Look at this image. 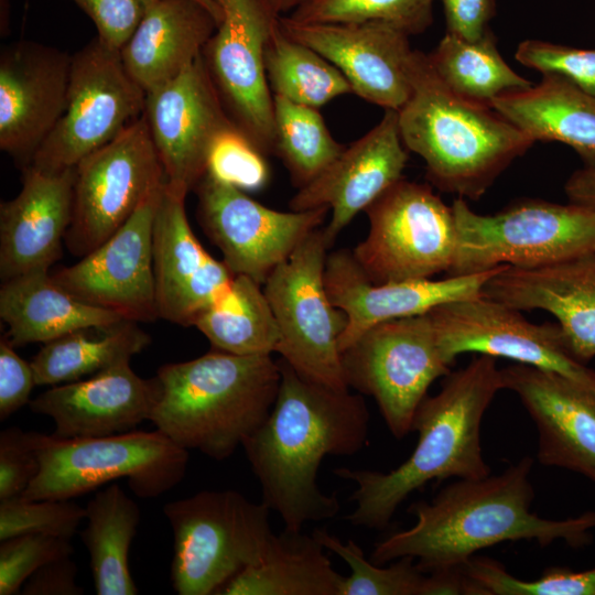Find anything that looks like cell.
Instances as JSON below:
<instances>
[{
  "instance_id": "obj_8",
  "label": "cell",
  "mask_w": 595,
  "mask_h": 595,
  "mask_svg": "<svg viewBox=\"0 0 595 595\" xmlns=\"http://www.w3.org/2000/svg\"><path fill=\"white\" fill-rule=\"evenodd\" d=\"M171 583L180 595H212L261 556L271 510L236 490H203L170 501Z\"/></svg>"
},
{
  "instance_id": "obj_46",
  "label": "cell",
  "mask_w": 595,
  "mask_h": 595,
  "mask_svg": "<svg viewBox=\"0 0 595 595\" xmlns=\"http://www.w3.org/2000/svg\"><path fill=\"white\" fill-rule=\"evenodd\" d=\"M40 470L34 431L17 426L0 433V500L22 495Z\"/></svg>"
},
{
  "instance_id": "obj_38",
  "label": "cell",
  "mask_w": 595,
  "mask_h": 595,
  "mask_svg": "<svg viewBox=\"0 0 595 595\" xmlns=\"http://www.w3.org/2000/svg\"><path fill=\"white\" fill-rule=\"evenodd\" d=\"M321 544L340 558L349 567L338 595H422L426 573L411 556H402L388 566L367 560L363 549L351 539L342 542L327 530L312 531Z\"/></svg>"
},
{
  "instance_id": "obj_19",
  "label": "cell",
  "mask_w": 595,
  "mask_h": 595,
  "mask_svg": "<svg viewBox=\"0 0 595 595\" xmlns=\"http://www.w3.org/2000/svg\"><path fill=\"white\" fill-rule=\"evenodd\" d=\"M72 55L36 41L19 40L0 53V149L28 166L61 118Z\"/></svg>"
},
{
  "instance_id": "obj_39",
  "label": "cell",
  "mask_w": 595,
  "mask_h": 595,
  "mask_svg": "<svg viewBox=\"0 0 595 595\" xmlns=\"http://www.w3.org/2000/svg\"><path fill=\"white\" fill-rule=\"evenodd\" d=\"M434 0H306L289 15L300 23L385 22L408 35L433 22Z\"/></svg>"
},
{
  "instance_id": "obj_49",
  "label": "cell",
  "mask_w": 595,
  "mask_h": 595,
  "mask_svg": "<svg viewBox=\"0 0 595 595\" xmlns=\"http://www.w3.org/2000/svg\"><path fill=\"white\" fill-rule=\"evenodd\" d=\"M77 566L71 556L54 560L34 572L23 584V595H83L76 582Z\"/></svg>"
},
{
  "instance_id": "obj_25",
  "label": "cell",
  "mask_w": 595,
  "mask_h": 595,
  "mask_svg": "<svg viewBox=\"0 0 595 595\" xmlns=\"http://www.w3.org/2000/svg\"><path fill=\"white\" fill-rule=\"evenodd\" d=\"M75 167L44 173L22 169V187L0 204V278L50 271L72 221Z\"/></svg>"
},
{
  "instance_id": "obj_40",
  "label": "cell",
  "mask_w": 595,
  "mask_h": 595,
  "mask_svg": "<svg viewBox=\"0 0 595 595\" xmlns=\"http://www.w3.org/2000/svg\"><path fill=\"white\" fill-rule=\"evenodd\" d=\"M462 569L470 595H595V567H550L530 581L517 578L501 563L487 558L473 556Z\"/></svg>"
},
{
  "instance_id": "obj_26",
  "label": "cell",
  "mask_w": 595,
  "mask_h": 595,
  "mask_svg": "<svg viewBox=\"0 0 595 595\" xmlns=\"http://www.w3.org/2000/svg\"><path fill=\"white\" fill-rule=\"evenodd\" d=\"M154 400V378H141L127 360L53 386L31 400L30 409L53 420L56 437H97L130 432L149 421Z\"/></svg>"
},
{
  "instance_id": "obj_23",
  "label": "cell",
  "mask_w": 595,
  "mask_h": 595,
  "mask_svg": "<svg viewBox=\"0 0 595 595\" xmlns=\"http://www.w3.org/2000/svg\"><path fill=\"white\" fill-rule=\"evenodd\" d=\"M538 431V461L595 483V388L561 374L515 364L501 369Z\"/></svg>"
},
{
  "instance_id": "obj_18",
  "label": "cell",
  "mask_w": 595,
  "mask_h": 595,
  "mask_svg": "<svg viewBox=\"0 0 595 595\" xmlns=\"http://www.w3.org/2000/svg\"><path fill=\"white\" fill-rule=\"evenodd\" d=\"M165 183V182H164ZM164 183L104 244L51 273L75 298L126 320L159 318L153 273V221Z\"/></svg>"
},
{
  "instance_id": "obj_42",
  "label": "cell",
  "mask_w": 595,
  "mask_h": 595,
  "mask_svg": "<svg viewBox=\"0 0 595 595\" xmlns=\"http://www.w3.org/2000/svg\"><path fill=\"white\" fill-rule=\"evenodd\" d=\"M266 156L232 126L213 143L206 173L244 192L259 191L266 186L270 175Z\"/></svg>"
},
{
  "instance_id": "obj_15",
  "label": "cell",
  "mask_w": 595,
  "mask_h": 595,
  "mask_svg": "<svg viewBox=\"0 0 595 595\" xmlns=\"http://www.w3.org/2000/svg\"><path fill=\"white\" fill-rule=\"evenodd\" d=\"M194 191L197 220L221 251L224 263L235 275L249 277L261 285L311 232L321 228L329 212L326 207L275 210L208 173Z\"/></svg>"
},
{
  "instance_id": "obj_24",
  "label": "cell",
  "mask_w": 595,
  "mask_h": 595,
  "mask_svg": "<svg viewBox=\"0 0 595 595\" xmlns=\"http://www.w3.org/2000/svg\"><path fill=\"white\" fill-rule=\"evenodd\" d=\"M501 267L442 280L372 283L351 251L329 252L325 266L326 289L332 302L347 316L339 339L340 351L379 323L424 314L447 302L482 295L485 283Z\"/></svg>"
},
{
  "instance_id": "obj_3",
  "label": "cell",
  "mask_w": 595,
  "mask_h": 595,
  "mask_svg": "<svg viewBox=\"0 0 595 595\" xmlns=\"http://www.w3.org/2000/svg\"><path fill=\"white\" fill-rule=\"evenodd\" d=\"M505 389L495 357L478 355L445 376L441 390L420 403L412 424L418 433L411 455L390 472L337 467L333 473L356 485L346 519L372 530L387 528L399 506L433 480L477 479L490 475L480 445L482 420Z\"/></svg>"
},
{
  "instance_id": "obj_13",
  "label": "cell",
  "mask_w": 595,
  "mask_h": 595,
  "mask_svg": "<svg viewBox=\"0 0 595 595\" xmlns=\"http://www.w3.org/2000/svg\"><path fill=\"white\" fill-rule=\"evenodd\" d=\"M221 20L202 58L234 123L264 155L273 154V94L264 52L281 14L271 0H214Z\"/></svg>"
},
{
  "instance_id": "obj_41",
  "label": "cell",
  "mask_w": 595,
  "mask_h": 595,
  "mask_svg": "<svg viewBox=\"0 0 595 595\" xmlns=\"http://www.w3.org/2000/svg\"><path fill=\"white\" fill-rule=\"evenodd\" d=\"M85 507L71 499H26L17 496L0 500V541L40 533L71 540L85 519Z\"/></svg>"
},
{
  "instance_id": "obj_35",
  "label": "cell",
  "mask_w": 595,
  "mask_h": 595,
  "mask_svg": "<svg viewBox=\"0 0 595 595\" xmlns=\"http://www.w3.org/2000/svg\"><path fill=\"white\" fill-rule=\"evenodd\" d=\"M428 55L447 87L479 104L490 106L497 97L532 85L506 63L490 29L474 41L446 32Z\"/></svg>"
},
{
  "instance_id": "obj_37",
  "label": "cell",
  "mask_w": 595,
  "mask_h": 595,
  "mask_svg": "<svg viewBox=\"0 0 595 595\" xmlns=\"http://www.w3.org/2000/svg\"><path fill=\"white\" fill-rule=\"evenodd\" d=\"M275 154L299 188L322 174L345 145L329 132L317 108L273 95Z\"/></svg>"
},
{
  "instance_id": "obj_22",
  "label": "cell",
  "mask_w": 595,
  "mask_h": 595,
  "mask_svg": "<svg viewBox=\"0 0 595 595\" xmlns=\"http://www.w3.org/2000/svg\"><path fill=\"white\" fill-rule=\"evenodd\" d=\"M185 198L164 186L153 221V273L159 318L181 326L196 320L231 288L235 274L195 237Z\"/></svg>"
},
{
  "instance_id": "obj_47",
  "label": "cell",
  "mask_w": 595,
  "mask_h": 595,
  "mask_svg": "<svg viewBox=\"0 0 595 595\" xmlns=\"http://www.w3.org/2000/svg\"><path fill=\"white\" fill-rule=\"evenodd\" d=\"M36 386L30 363L22 359L14 346L2 336L0 339V419H8L26 403Z\"/></svg>"
},
{
  "instance_id": "obj_5",
  "label": "cell",
  "mask_w": 595,
  "mask_h": 595,
  "mask_svg": "<svg viewBox=\"0 0 595 595\" xmlns=\"http://www.w3.org/2000/svg\"><path fill=\"white\" fill-rule=\"evenodd\" d=\"M150 414L156 430L185 450L224 461L268 418L281 369L269 356L212 350L162 366Z\"/></svg>"
},
{
  "instance_id": "obj_14",
  "label": "cell",
  "mask_w": 595,
  "mask_h": 595,
  "mask_svg": "<svg viewBox=\"0 0 595 595\" xmlns=\"http://www.w3.org/2000/svg\"><path fill=\"white\" fill-rule=\"evenodd\" d=\"M165 182L143 116L75 167L73 216L64 242L84 257L110 238Z\"/></svg>"
},
{
  "instance_id": "obj_30",
  "label": "cell",
  "mask_w": 595,
  "mask_h": 595,
  "mask_svg": "<svg viewBox=\"0 0 595 595\" xmlns=\"http://www.w3.org/2000/svg\"><path fill=\"white\" fill-rule=\"evenodd\" d=\"M3 335L14 347L47 343L76 329L109 325L126 320L72 295L48 271H37L3 281L0 288Z\"/></svg>"
},
{
  "instance_id": "obj_28",
  "label": "cell",
  "mask_w": 595,
  "mask_h": 595,
  "mask_svg": "<svg viewBox=\"0 0 595 595\" xmlns=\"http://www.w3.org/2000/svg\"><path fill=\"white\" fill-rule=\"evenodd\" d=\"M217 25V19L197 0H160L120 50L122 63L150 93L192 65Z\"/></svg>"
},
{
  "instance_id": "obj_34",
  "label": "cell",
  "mask_w": 595,
  "mask_h": 595,
  "mask_svg": "<svg viewBox=\"0 0 595 595\" xmlns=\"http://www.w3.org/2000/svg\"><path fill=\"white\" fill-rule=\"evenodd\" d=\"M262 285L235 275L230 290L195 322L216 350L241 356L277 353L280 331Z\"/></svg>"
},
{
  "instance_id": "obj_36",
  "label": "cell",
  "mask_w": 595,
  "mask_h": 595,
  "mask_svg": "<svg viewBox=\"0 0 595 595\" xmlns=\"http://www.w3.org/2000/svg\"><path fill=\"white\" fill-rule=\"evenodd\" d=\"M264 66L272 94L301 105L318 108L353 93L348 80L329 61L288 35L280 21L267 44Z\"/></svg>"
},
{
  "instance_id": "obj_16",
  "label": "cell",
  "mask_w": 595,
  "mask_h": 595,
  "mask_svg": "<svg viewBox=\"0 0 595 595\" xmlns=\"http://www.w3.org/2000/svg\"><path fill=\"white\" fill-rule=\"evenodd\" d=\"M429 314L451 365L457 356L475 353L554 371L595 388V370L574 357L558 323L529 322L519 310L483 294L441 304Z\"/></svg>"
},
{
  "instance_id": "obj_31",
  "label": "cell",
  "mask_w": 595,
  "mask_h": 595,
  "mask_svg": "<svg viewBox=\"0 0 595 595\" xmlns=\"http://www.w3.org/2000/svg\"><path fill=\"white\" fill-rule=\"evenodd\" d=\"M316 537L284 528L272 532L259 560L235 575L218 595H338V573Z\"/></svg>"
},
{
  "instance_id": "obj_27",
  "label": "cell",
  "mask_w": 595,
  "mask_h": 595,
  "mask_svg": "<svg viewBox=\"0 0 595 595\" xmlns=\"http://www.w3.org/2000/svg\"><path fill=\"white\" fill-rule=\"evenodd\" d=\"M482 294L552 314L574 357L583 364L595 357V253L532 269L502 266Z\"/></svg>"
},
{
  "instance_id": "obj_50",
  "label": "cell",
  "mask_w": 595,
  "mask_h": 595,
  "mask_svg": "<svg viewBox=\"0 0 595 595\" xmlns=\"http://www.w3.org/2000/svg\"><path fill=\"white\" fill-rule=\"evenodd\" d=\"M564 192L570 203L595 209V167L584 166L573 172Z\"/></svg>"
},
{
  "instance_id": "obj_1",
  "label": "cell",
  "mask_w": 595,
  "mask_h": 595,
  "mask_svg": "<svg viewBox=\"0 0 595 595\" xmlns=\"http://www.w3.org/2000/svg\"><path fill=\"white\" fill-rule=\"evenodd\" d=\"M278 363L281 381L273 407L241 447L261 501L284 528L303 530L339 512L336 495L318 486V469L326 456H350L367 445L370 414L363 394L311 381L282 358Z\"/></svg>"
},
{
  "instance_id": "obj_43",
  "label": "cell",
  "mask_w": 595,
  "mask_h": 595,
  "mask_svg": "<svg viewBox=\"0 0 595 595\" xmlns=\"http://www.w3.org/2000/svg\"><path fill=\"white\" fill-rule=\"evenodd\" d=\"M71 540L54 536L26 533L1 541L0 595L21 593L25 581L40 567L71 556Z\"/></svg>"
},
{
  "instance_id": "obj_6",
  "label": "cell",
  "mask_w": 595,
  "mask_h": 595,
  "mask_svg": "<svg viewBox=\"0 0 595 595\" xmlns=\"http://www.w3.org/2000/svg\"><path fill=\"white\" fill-rule=\"evenodd\" d=\"M452 208L456 250L447 277L499 266L532 269L595 253V209L585 206L526 198L480 215L457 197Z\"/></svg>"
},
{
  "instance_id": "obj_9",
  "label": "cell",
  "mask_w": 595,
  "mask_h": 595,
  "mask_svg": "<svg viewBox=\"0 0 595 595\" xmlns=\"http://www.w3.org/2000/svg\"><path fill=\"white\" fill-rule=\"evenodd\" d=\"M328 249L322 228H317L262 286L280 331L277 353L281 358L311 381L348 389L339 347L347 316L326 289Z\"/></svg>"
},
{
  "instance_id": "obj_48",
  "label": "cell",
  "mask_w": 595,
  "mask_h": 595,
  "mask_svg": "<svg viewBox=\"0 0 595 595\" xmlns=\"http://www.w3.org/2000/svg\"><path fill=\"white\" fill-rule=\"evenodd\" d=\"M443 4L446 32L465 40H478L488 30L496 13L495 0H440Z\"/></svg>"
},
{
  "instance_id": "obj_7",
  "label": "cell",
  "mask_w": 595,
  "mask_h": 595,
  "mask_svg": "<svg viewBox=\"0 0 595 595\" xmlns=\"http://www.w3.org/2000/svg\"><path fill=\"white\" fill-rule=\"evenodd\" d=\"M40 470L26 499H72L126 478L140 498L158 497L184 477L188 451L159 430L61 439L34 432Z\"/></svg>"
},
{
  "instance_id": "obj_20",
  "label": "cell",
  "mask_w": 595,
  "mask_h": 595,
  "mask_svg": "<svg viewBox=\"0 0 595 595\" xmlns=\"http://www.w3.org/2000/svg\"><path fill=\"white\" fill-rule=\"evenodd\" d=\"M282 30L329 61L354 94L385 110H399L411 95L413 50L403 31L385 22L300 23L280 17Z\"/></svg>"
},
{
  "instance_id": "obj_33",
  "label": "cell",
  "mask_w": 595,
  "mask_h": 595,
  "mask_svg": "<svg viewBox=\"0 0 595 595\" xmlns=\"http://www.w3.org/2000/svg\"><path fill=\"white\" fill-rule=\"evenodd\" d=\"M87 524L80 539L89 553L98 595H136L129 551L140 522V509L117 484L98 491L85 507Z\"/></svg>"
},
{
  "instance_id": "obj_52",
  "label": "cell",
  "mask_w": 595,
  "mask_h": 595,
  "mask_svg": "<svg viewBox=\"0 0 595 595\" xmlns=\"http://www.w3.org/2000/svg\"><path fill=\"white\" fill-rule=\"evenodd\" d=\"M201 2L204 7H206L213 15L217 19L218 23L221 20V10L219 6L214 0H197Z\"/></svg>"
},
{
  "instance_id": "obj_32",
  "label": "cell",
  "mask_w": 595,
  "mask_h": 595,
  "mask_svg": "<svg viewBox=\"0 0 595 595\" xmlns=\"http://www.w3.org/2000/svg\"><path fill=\"white\" fill-rule=\"evenodd\" d=\"M137 323L84 327L45 343L30 361L36 386L80 380L130 360L151 342Z\"/></svg>"
},
{
  "instance_id": "obj_2",
  "label": "cell",
  "mask_w": 595,
  "mask_h": 595,
  "mask_svg": "<svg viewBox=\"0 0 595 595\" xmlns=\"http://www.w3.org/2000/svg\"><path fill=\"white\" fill-rule=\"evenodd\" d=\"M532 465L533 459L526 456L500 474L458 479L432 500L410 505L414 524L377 542L370 560L385 565L411 556L422 572L430 573L462 567L477 551L505 541L588 545L595 511L565 519L542 518L531 511Z\"/></svg>"
},
{
  "instance_id": "obj_51",
  "label": "cell",
  "mask_w": 595,
  "mask_h": 595,
  "mask_svg": "<svg viewBox=\"0 0 595 595\" xmlns=\"http://www.w3.org/2000/svg\"><path fill=\"white\" fill-rule=\"evenodd\" d=\"M277 11L281 14L288 11H293L306 0H271Z\"/></svg>"
},
{
  "instance_id": "obj_10",
  "label": "cell",
  "mask_w": 595,
  "mask_h": 595,
  "mask_svg": "<svg viewBox=\"0 0 595 595\" xmlns=\"http://www.w3.org/2000/svg\"><path fill=\"white\" fill-rule=\"evenodd\" d=\"M451 366L429 312L379 323L342 351L347 388L376 401L396 439L412 432L428 389Z\"/></svg>"
},
{
  "instance_id": "obj_21",
  "label": "cell",
  "mask_w": 595,
  "mask_h": 595,
  "mask_svg": "<svg viewBox=\"0 0 595 595\" xmlns=\"http://www.w3.org/2000/svg\"><path fill=\"white\" fill-rule=\"evenodd\" d=\"M397 110H385L380 121L345 147L328 167L290 199L291 210L326 207L332 213L323 230L331 248L360 212L403 177L408 162Z\"/></svg>"
},
{
  "instance_id": "obj_44",
  "label": "cell",
  "mask_w": 595,
  "mask_h": 595,
  "mask_svg": "<svg viewBox=\"0 0 595 595\" xmlns=\"http://www.w3.org/2000/svg\"><path fill=\"white\" fill-rule=\"evenodd\" d=\"M515 58L543 74L562 76L595 96V48H577L548 41H522Z\"/></svg>"
},
{
  "instance_id": "obj_4",
  "label": "cell",
  "mask_w": 595,
  "mask_h": 595,
  "mask_svg": "<svg viewBox=\"0 0 595 595\" xmlns=\"http://www.w3.org/2000/svg\"><path fill=\"white\" fill-rule=\"evenodd\" d=\"M408 75L411 95L398 110L401 139L423 159L426 177L437 190L477 201L533 145L491 106L447 87L428 54L413 50Z\"/></svg>"
},
{
  "instance_id": "obj_45",
  "label": "cell",
  "mask_w": 595,
  "mask_h": 595,
  "mask_svg": "<svg viewBox=\"0 0 595 595\" xmlns=\"http://www.w3.org/2000/svg\"><path fill=\"white\" fill-rule=\"evenodd\" d=\"M93 21L97 37L120 52L142 19L160 0H69Z\"/></svg>"
},
{
  "instance_id": "obj_17",
  "label": "cell",
  "mask_w": 595,
  "mask_h": 595,
  "mask_svg": "<svg viewBox=\"0 0 595 595\" xmlns=\"http://www.w3.org/2000/svg\"><path fill=\"white\" fill-rule=\"evenodd\" d=\"M142 116L163 167L165 186L186 197L207 172L213 143L234 126L202 54L177 77L147 93Z\"/></svg>"
},
{
  "instance_id": "obj_11",
  "label": "cell",
  "mask_w": 595,
  "mask_h": 595,
  "mask_svg": "<svg viewBox=\"0 0 595 595\" xmlns=\"http://www.w3.org/2000/svg\"><path fill=\"white\" fill-rule=\"evenodd\" d=\"M145 97L120 52L96 36L72 55L65 109L28 166L44 173L76 167L142 116Z\"/></svg>"
},
{
  "instance_id": "obj_29",
  "label": "cell",
  "mask_w": 595,
  "mask_h": 595,
  "mask_svg": "<svg viewBox=\"0 0 595 595\" xmlns=\"http://www.w3.org/2000/svg\"><path fill=\"white\" fill-rule=\"evenodd\" d=\"M490 106L534 142H562L595 167V96L569 79L543 74L537 85L504 94Z\"/></svg>"
},
{
  "instance_id": "obj_12",
  "label": "cell",
  "mask_w": 595,
  "mask_h": 595,
  "mask_svg": "<svg viewBox=\"0 0 595 595\" xmlns=\"http://www.w3.org/2000/svg\"><path fill=\"white\" fill-rule=\"evenodd\" d=\"M365 213L369 231L351 252L372 283L448 272L456 250L454 213L431 186L402 177Z\"/></svg>"
}]
</instances>
